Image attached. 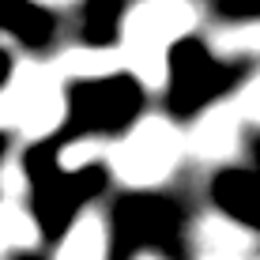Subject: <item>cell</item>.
I'll list each match as a JSON object with an SVG mask.
<instances>
[{"instance_id": "obj_1", "label": "cell", "mask_w": 260, "mask_h": 260, "mask_svg": "<svg viewBox=\"0 0 260 260\" xmlns=\"http://www.w3.org/2000/svg\"><path fill=\"white\" fill-rule=\"evenodd\" d=\"M181 147H185V140L177 136V128L170 121L143 117L110 151V166L121 181L147 189V185H158L162 177H170V170L181 158Z\"/></svg>"}, {"instance_id": "obj_2", "label": "cell", "mask_w": 260, "mask_h": 260, "mask_svg": "<svg viewBox=\"0 0 260 260\" xmlns=\"http://www.w3.org/2000/svg\"><path fill=\"white\" fill-rule=\"evenodd\" d=\"M140 79L128 76H102V79H79L72 94V121L91 132H121L140 113Z\"/></svg>"}, {"instance_id": "obj_3", "label": "cell", "mask_w": 260, "mask_h": 260, "mask_svg": "<svg viewBox=\"0 0 260 260\" xmlns=\"http://www.w3.org/2000/svg\"><path fill=\"white\" fill-rule=\"evenodd\" d=\"M222 79H226V68L204 46L177 42V49L170 53V106H174V113H192L208 106L222 91Z\"/></svg>"}, {"instance_id": "obj_4", "label": "cell", "mask_w": 260, "mask_h": 260, "mask_svg": "<svg viewBox=\"0 0 260 260\" xmlns=\"http://www.w3.org/2000/svg\"><path fill=\"white\" fill-rule=\"evenodd\" d=\"M196 12L185 0H143L128 8L121 38L128 49H170L192 30Z\"/></svg>"}, {"instance_id": "obj_5", "label": "cell", "mask_w": 260, "mask_h": 260, "mask_svg": "<svg viewBox=\"0 0 260 260\" xmlns=\"http://www.w3.org/2000/svg\"><path fill=\"white\" fill-rule=\"evenodd\" d=\"M94 192H102V170L91 166V170H79V174H64V170H57V174L49 177V181L34 185V211H38V222L42 230H49V234H64L68 219L76 215V208L83 200H91Z\"/></svg>"}, {"instance_id": "obj_6", "label": "cell", "mask_w": 260, "mask_h": 260, "mask_svg": "<svg viewBox=\"0 0 260 260\" xmlns=\"http://www.w3.org/2000/svg\"><path fill=\"white\" fill-rule=\"evenodd\" d=\"M241 106H211L200 121H196L192 136H189V147L196 151L200 158H230L238 151V140H241Z\"/></svg>"}, {"instance_id": "obj_7", "label": "cell", "mask_w": 260, "mask_h": 260, "mask_svg": "<svg viewBox=\"0 0 260 260\" xmlns=\"http://www.w3.org/2000/svg\"><path fill=\"white\" fill-rule=\"evenodd\" d=\"M215 204L222 215L260 230V170H226L215 177Z\"/></svg>"}, {"instance_id": "obj_8", "label": "cell", "mask_w": 260, "mask_h": 260, "mask_svg": "<svg viewBox=\"0 0 260 260\" xmlns=\"http://www.w3.org/2000/svg\"><path fill=\"white\" fill-rule=\"evenodd\" d=\"M117 222L124 230V238L136 241H155V238H170L177 230V211L170 208L166 200H124L117 211Z\"/></svg>"}, {"instance_id": "obj_9", "label": "cell", "mask_w": 260, "mask_h": 260, "mask_svg": "<svg viewBox=\"0 0 260 260\" xmlns=\"http://www.w3.org/2000/svg\"><path fill=\"white\" fill-rule=\"evenodd\" d=\"M0 30H8L12 38H19L23 46H46L53 38V15L38 0H0Z\"/></svg>"}, {"instance_id": "obj_10", "label": "cell", "mask_w": 260, "mask_h": 260, "mask_svg": "<svg viewBox=\"0 0 260 260\" xmlns=\"http://www.w3.org/2000/svg\"><path fill=\"white\" fill-rule=\"evenodd\" d=\"M245 222L230 219V215H219V219H204L200 222V245L204 253H230V256H245V249L253 245V238L245 234Z\"/></svg>"}, {"instance_id": "obj_11", "label": "cell", "mask_w": 260, "mask_h": 260, "mask_svg": "<svg viewBox=\"0 0 260 260\" xmlns=\"http://www.w3.org/2000/svg\"><path fill=\"white\" fill-rule=\"evenodd\" d=\"M57 260H106V226L94 215H83L64 234V245H60Z\"/></svg>"}, {"instance_id": "obj_12", "label": "cell", "mask_w": 260, "mask_h": 260, "mask_svg": "<svg viewBox=\"0 0 260 260\" xmlns=\"http://www.w3.org/2000/svg\"><path fill=\"white\" fill-rule=\"evenodd\" d=\"M124 64V57L117 49H106V46H87V49H72L64 53V60H60V72H68V76L76 79H102V76H113Z\"/></svg>"}, {"instance_id": "obj_13", "label": "cell", "mask_w": 260, "mask_h": 260, "mask_svg": "<svg viewBox=\"0 0 260 260\" xmlns=\"http://www.w3.org/2000/svg\"><path fill=\"white\" fill-rule=\"evenodd\" d=\"M124 4L121 0H87V12H83V34L91 38V46H102L110 42L113 34L124 26Z\"/></svg>"}, {"instance_id": "obj_14", "label": "cell", "mask_w": 260, "mask_h": 260, "mask_svg": "<svg viewBox=\"0 0 260 260\" xmlns=\"http://www.w3.org/2000/svg\"><path fill=\"white\" fill-rule=\"evenodd\" d=\"M38 230L42 222L30 219L23 208H15V204H8V208H0V253L4 249H30L38 245Z\"/></svg>"}, {"instance_id": "obj_15", "label": "cell", "mask_w": 260, "mask_h": 260, "mask_svg": "<svg viewBox=\"0 0 260 260\" xmlns=\"http://www.w3.org/2000/svg\"><path fill=\"white\" fill-rule=\"evenodd\" d=\"M124 68H128V76L140 79L143 87L170 83V57H166V49H128L124 53Z\"/></svg>"}, {"instance_id": "obj_16", "label": "cell", "mask_w": 260, "mask_h": 260, "mask_svg": "<svg viewBox=\"0 0 260 260\" xmlns=\"http://www.w3.org/2000/svg\"><path fill=\"white\" fill-rule=\"evenodd\" d=\"M219 53L226 57H260V23H238L215 38Z\"/></svg>"}, {"instance_id": "obj_17", "label": "cell", "mask_w": 260, "mask_h": 260, "mask_svg": "<svg viewBox=\"0 0 260 260\" xmlns=\"http://www.w3.org/2000/svg\"><path fill=\"white\" fill-rule=\"evenodd\" d=\"M98 158H102V143H98L94 136H79V140H72L68 147L57 151V162H60L64 174L91 170V166H98Z\"/></svg>"}, {"instance_id": "obj_18", "label": "cell", "mask_w": 260, "mask_h": 260, "mask_svg": "<svg viewBox=\"0 0 260 260\" xmlns=\"http://www.w3.org/2000/svg\"><path fill=\"white\" fill-rule=\"evenodd\" d=\"M238 106H241V113H245L249 121H256V124H260V76L245 83V91H241Z\"/></svg>"}, {"instance_id": "obj_19", "label": "cell", "mask_w": 260, "mask_h": 260, "mask_svg": "<svg viewBox=\"0 0 260 260\" xmlns=\"http://www.w3.org/2000/svg\"><path fill=\"white\" fill-rule=\"evenodd\" d=\"M12 76H15V64H12V57H8V53L0 49V91H4V87L12 83Z\"/></svg>"}, {"instance_id": "obj_20", "label": "cell", "mask_w": 260, "mask_h": 260, "mask_svg": "<svg viewBox=\"0 0 260 260\" xmlns=\"http://www.w3.org/2000/svg\"><path fill=\"white\" fill-rule=\"evenodd\" d=\"M204 260H245V256H230V253H204Z\"/></svg>"}, {"instance_id": "obj_21", "label": "cell", "mask_w": 260, "mask_h": 260, "mask_svg": "<svg viewBox=\"0 0 260 260\" xmlns=\"http://www.w3.org/2000/svg\"><path fill=\"white\" fill-rule=\"evenodd\" d=\"M132 260H162V256H158V253H151V249H143V253H136Z\"/></svg>"}, {"instance_id": "obj_22", "label": "cell", "mask_w": 260, "mask_h": 260, "mask_svg": "<svg viewBox=\"0 0 260 260\" xmlns=\"http://www.w3.org/2000/svg\"><path fill=\"white\" fill-rule=\"evenodd\" d=\"M4 147H8V140H4V132H0V155H4Z\"/></svg>"}, {"instance_id": "obj_23", "label": "cell", "mask_w": 260, "mask_h": 260, "mask_svg": "<svg viewBox=\"0 0 260 260\" xmlns=\"http://www.w3.org/2000/svg\"><path fill=\"white\" fill-rule=\"evenodd\" d=\"M23 260H34V256H23Z\"/></svg>"}]
</instances>
